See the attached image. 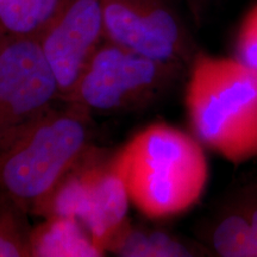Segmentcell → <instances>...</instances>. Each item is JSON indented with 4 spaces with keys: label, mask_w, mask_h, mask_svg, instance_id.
Segmentation results:
<instances>
[{
    "label": "cell",
    "mask_w": 257,
    "mask_h": 257,
    "mask_svg": "<svg viewBox=\"0 0 257 257\" xmlns=\"http://www.w3.org/2000/svg\"><path fill=\"white\" fill-rule=\"evenodd\" d=\"M131 204L152 219L184 213L204 194L208 163L198 138L157 123L138 131L113 155Z\"/></svg>",
    "instance_id": "cell-1"
},
{
    "label": "cell",
    "mask_w": 257,
    "mask_h": 257,
    "mask_svg": "<svg viewBox=\"0 0 257 257\" xmlns=\"http://www.w3.org/2000/svg\"><path fill=\"white\" fill-rule=\"evenodd\" d=\"M92 113L63 101L0 141V192L36 214L92 146Z\"/></svg>",
    "instance_id": "cell-2"
},
{
    "label": "cell",
    "mask_w": 257,
    "mask_h": 257,
    "mask_svg": "<svg viewBox=\"0 0 257 257\" xmlns=\"http://www.w3.org/2000/svg\"><path fill=\"white\" fill-rule=\"evenodd\" d=\"M186 108L195 137L234 165L257 156V73L236 57L199 51L187 74Z\"/></svg>",
    "instance_id": "cell-3"
},
{
    "label": "cell",
    "mask_w": 257,
    "mask_h": 257,
    "mask_svg": "<svg viewBox=\"0 0 257 257\" xmlns=\"http://www.w3.org/2000/svg\"><path fill=\"white\" fill-rule=\"evenodd\" d=\"M188 70L161 62L110 40L95 51L68 100L89 112L142 111L166 98Z\"/></svg>",
    "instance_id": "cell-4"
},
{
    "label": "cell",
    "mask_w": 257,
    "mask_h": 257,
    "mask_svg": "<svg viewBox=\"0 0 257 257\" xmlns=\"http://www.w3.org/2000/svg\"><path fill=\"white\" fill-rule=\"evenodd\" d=\"M105 37L161 62L191 68L199 53L178 0H101Z\"/></svg>",
    "instance_id": "cell-5"
},
{
    "label": "cell",
    "mask_w": 257,
    "mask_h": 257,
    "mask_svg": "<svg viewBox=\"0 0 257 257\" xmlns=\"http://www.w3.org/2000/svg\"><path fill=\"white\" fill-rule=\"evenodd\" d=\"M61 100L38 40L6 34L0 42V141Z\"/></svg>",
    "instance_id": "cell-6"
},
{
    "label": "cell",
    "mask_w": 257,
    "mask_h": 257,
    "mask_svg": "<svg viewBox=\"0 0 257 257\" xmlns=\"http://www.w3.org/2000/svg\"><path fill=\"white\" fill-rule=\"evenodd\" d=\"M105 38L101 0H62L37 37L56 79L61 101L72 96Z\"/></svg>",
    "instance_id": "cell-7"
},
{
    "label": "cell",
    "mask_w": 257,
    "mask_h": 257,
    "mask_svg": "<svg viewBox=\"0 0 257 257\" xmlns=\"http://www.w3.org/2000/svg\"><path fill=\"white\" fill-rule=\"evenodd\" d=\"M130 204L126 184L115 169L113 156L107 157L95 148L78 220L105 252L130 224Z\"/></svg>",
    "instance_id": "cell-8"
},
{
    "label": "cell",
    "mask_w": 257,
    "mask_h": 257,
    "mask_svg": "<svg viewBox=\"0 0 257 257\" xmlns=\"http://www.w3.org/2000/svg\"><path fill=\"white\" fill-rule=\"evenodd\" d=\"M105 251L92 239L83 225L73 218H46L32 229L31 256L100 257Z\"/></svg>",
    "instance_id": "cell-9"
},
{
    "label": "cell",
    "mask_w": 257,
    "mask_h": 257,
    "mask_svg": "<svg viewBox=\"0 0 257 257\" xmlns=\"http://www.w3.org/2000/svg\"><path fill=\"white\" fill-rule=\"evenodd\" d=\"M110 252L127 257H192L212 255L202 244L144 225L128 224L112 244Z\"/></svg>",
    "instance_id": "cell-10"
},
{
    "label": "cell",
    "mask_w": 257,
    "mask_h": 257,
    "mask_svg": "<svg viewBox=\"0 0 257 257\" xmlns=\"http://www.w3.org/2000/svg\"><path fill=\"white\" fill-rule=\"evenodd\" d=\"M208 250L221 257H256L251 226L240 195L214 217L207 233Z\"/></svg>",
    "instance_id": "cell-11"
},
{
    "label": "cell",
    "mask_w": 257,
    "mask_h": 257,
    "mask_svg": "<svg viewBox=\"0 0 257 257\" xmlns=\"http://www.w3.org/2000/svg\"><path fill=\"white\" fill-rule=\"evenodd\" d=\"M62 0H0V25L6 34L37 38Z\"/></svg>",
    "instance_id": "cell-12"
},
{
    "label": "cell",
    "mask_w": 257,
    "mask_h": 257,
    "mask_svg": "<svg viewBox=\"0 0 257 257\" xmlns=\"http://www.w3.org/2000/svg\"><path fill=\"white\" fill-rule=\"evenodd\" d=\"M28 212L4 195L0 207V257L31 256L32 229Z\"/></svg>",
    "instance_id": "cell-13"
},
{
    "label": "cell",
    "mask_w": 257,
    "mask_h": 257,
    "mask_svg": "<svg viewBox=\"0 0 257 257\" xmlns=\"http://www.w3.org/2000/svg\"><path fill=\"white\" fill-rule=\"evenodd\" d=\"M236 59L257 73V3L249 10L239 27Z\"/></svg>",
    "instance_id": "cell-14"
},
{
    "label": "cell",
    "mask_w": 257,
    "mask_h": 257,
    "mask_svg": "<svg viewBox=\"0 0 257 257\" xmlns=\"http://www.w3.org/2000/svg\"><path fill=\"white\" fill-rule=\"evenodd\" d=\"M240 198H242L244 206H245L246 213H248L250 226H251V234H252V242L253 246L256 250L257 257V185L249 186L242 193H239Z\"/></svg>",
    "instance_id": "cell-15"
},
{
    "label": "cell",
    "mask_w": 257,
    "mask_h": 257,
    "mask_svg": "<svg viewBox=\"0 0 257 257\" xmlns=\"http://www.w3.org/2000/svg\"><path fill=\"white\" fill-rule=\"evenodd\" d=\"M188 12L189 17L195 25H200L204 22L208 9L213 0H178Z\"/></svg>",
    "instance_id": "cell-16"
},
{
    "label": "cell",
    "mask_w": 257,
    "mask_h": 257,
    "mask_svg": "<svg viewBox=\"0 0 257 257\" xmlns=\"http://www.w3.org/2000/svg\"><path fill=\"white\" fill-rule=\"evenodd\" d=\"M5 35H6V32H5V30L4 29H3V27L2 25H0V42H2V40L3 38L5 37Z\"/></svg>",
    "instance_id": "cell-17"
},
{
    "label": "cell",
    "mask_w": 257,
    "mask_h": 257,
    "mask_svg": "<svg viewBox=\"0 0 257 257\" xmlns=\"http://www.w3.org/2000/svg\"><path fill=\"white\" fill-rule=\"evenodd\" d=\"M3 200H4V194H3V193H2V192H0V207H2Z\"/></svg>",
    "instance_id": "cell-18"
},
{
    "label": "cell",
    "mask_w": 257,
    "mask_h": 257,
    "mask_svg": "<svg viewBox=\"0 0 257 257\" xmlns=\"http://www.w3.org/2000/svg\"><path fill=\"white\" fill-rule=\"evenodd\" d=\"M256 185H257V181H256Z\"/></svg>",
    "instance_id": "cell-19"
}]
</instances>
